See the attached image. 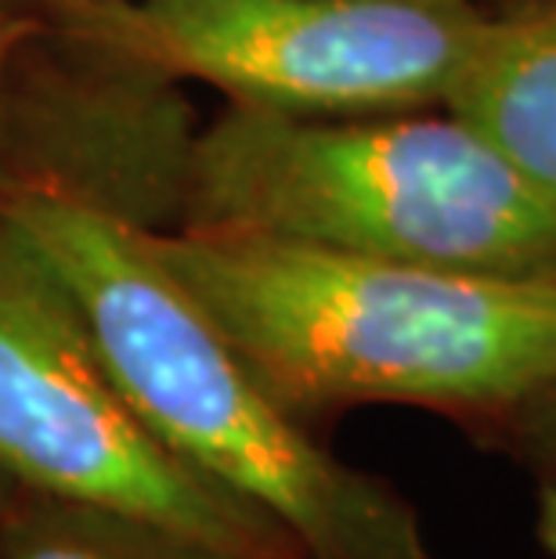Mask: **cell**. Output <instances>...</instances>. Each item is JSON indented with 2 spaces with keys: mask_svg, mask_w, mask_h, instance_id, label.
Wrapping results in <instances>:
<instances>
[{
  "mask_svg": "<svg viewBox=\"0 0 556 559\" xmlns=\"http://www.w3.org/2000/svg\"><path fill=\"white\" fill-rule=\"evenodd\" d=\"M22 26H26V22H19V19H11L8 11H0V87H4V69H8V58L22 37Z\"/></svg>",
  "mask_w": 556,
  "mask_h": 559,
  "instance_id": "9",
  "label": "cell"
},
{
  "mask_svg": "<svg viewBox=\"0 0 556 559\" xmlns=\"http://www.w3.org/2000/svg\"><path fill=\"white\" fill-rule=\"evenodd\" d=\"M55 15L152 76L322 120L448 109L492 26L481 0H76Z\"/></svg>",
  "mask_w": 556,
  "mask_h": 559,
  "instance_id": "4",
  "label": "cell"
},
{
  "mask_svg": "<svg viewBox=\"0 0 556 559\" xmlns=\"http://www.w3.org/2000/svg\"><path fill=\"white\" fill-rule=\"evenodd\" d=\"M149 242L300 423L362 404L502 423L556 383V282L199 224Z\"/></svg>",
  "mask_w": 556,
  "mask_h": 559,
  "instance_id": "1",
  "label": "cell"
},
{
  "mask_svg": "<svg viewBox=\"0 0 556 559\" xmlns=\"http://www.w3.org/2000/svg\"><path fill=\"white\" fill-rule=\"evenodd\" d=\"M0 469L29 491L123 509L250 559H304L268 513L185 466L145 430L62 282L4 224Z\"/></svg>",
  "mask_w": 556,
  "mask_h": 559,
  "instance_id": "5",
  "label": "cell"
},
{
  "mask_svg": "<svg viewBox=\"0 0 556 559\" xmlns=\"http://www.w3.org/2000/svg\"><path fill=\"white\" fill-rule=\"evenodd\" d=\"M0 559H250L123 509L15 487L0 516Z\"/></svg>",
  "mask_w": 556,
  "mask_h": 559,
  "instance_id": "7",
  "label": "cell"
},
{
  "mask_svg": "<svg viewBox=\"0 0 556 559\" xmlns=\"http://www.w3.org/2000/svg\"><path fill=\"white\" fill-rule=\"evenodd\" d=\"M542 538L556 556V487L546 484L542 487Z\"/></svg>",
  "mask_w": 556,
  "mask_h": 559,
  "instance_id": "10",
  "label": "cell"
},
{
  "mask_svg": "<svg viewBox=\"0 0 556 559\" xmlns=\"http://www.w3.org/2000/svg\"><path fill=\"white\" fill-rule=\"evenodd\" d=\"M499 426L517 440L520 455L542 469L546 484L556 487V383H549Z\"/></svg>",
  "mask_w": 556,
  "mask_h": 559,
  "instance_id": "8",
  "label": "cell"
},
{
  "mask_svg": "<svg viewBox=\"0 0 556 559\" xmlns=\"http://www.w3.org/2000/svg\"><path fill=\"white\" fill-rule=\"evenodd\" d=\"M0 224L62 282L130 412L170 455L268 513L304 559H430L409 498L329 455L268 394L149 231L47 188L0 202Z\"/></svg>",
  "mask_w": 556,
  "mask_h": 559,
  "instance_id": "2",
  "label": "cell"
},
{
  "mask_svg": "<svg viewBox=\"0 0 556 559\" xmlns=\"http://www.w3.org/2000/svg\"><path fill=\"white\" fill-rule=\"evenodd\" d=\"M51 8H58V4H76V0H47Z\"/></svg>",
  "mask_w": 556,
  "mask_h": 559,
  "instance_id": "12",
  "label": "cell"
},
{
  "mask_svg": "<svg viewBox=\"0 0 556 559\" xmlns=\"http://www.w3.org/2000/svg\"><path fill=\"white\" fill-rule=\"evenodd\" d=\"M181 195L199 228L556 282V202L452 109L322 120L228 105L188 145Z\"/></svg>",
  "mask_w": 556,
  "mask_h": 559,
  "instance_id": "3",
  "label": "cell"
},
{
  "mask_svg": "<svg viewBox=\"0 0 556 559\" xmlns=\"http://www.w3.org/2000/svg\"><path fill=\"white\" fill-rule=\"evenodd\" d=\"M15 487H19V484L11 480L4 469H0V516H4V506H8V498L15 495Z\"/></svg>",
  "mask_w": 556,
  "mask_h": 559,
  "instance_id": "11",
  "label": "cell"
},
{
  "mask_svg": "<svg viewBox=\"0 0 556 559\" xmlns=\"http://www.w3.org/2000/svg\"><path fill=\"white\" fill-rule=\"evenodd\" d=\"M448 109L556 202V0H524L492 15Z\"/></svg>",
  "mask_w": 556,
  "mask_h": 559,
  "instance_id": "6",
  "label": "cell"
}]
</instances>
